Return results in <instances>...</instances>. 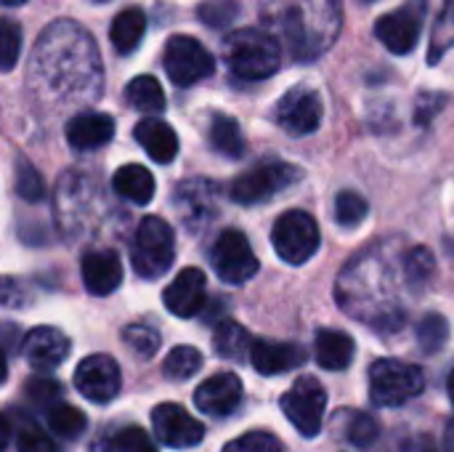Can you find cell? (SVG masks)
<instances>
[{
    "label": "cell",
    "instance_id": "6da1fadb",
    "mask_svg": "<svg viewBox=\"0 0 454 452\" xmlns=\"http://www.w3.org/2000/svg\"><path fill=\"white\" fill-rule=\"evenodd\" d=\"M32 75L56 96L96 99L98 96V56L88 32L74 21H56L40 40L32 56Z\"/></svg>",
    "mask_w": 454,
    "mask_h": 452
},
{
    "label": "cell",
    "instance_id": "7a4b0ae2",
    "mask_svg": "<svg viewBox=\"0 0 454 452\" xmlns=\"http://www.w3.org/2000/svg\"><path fill=\"white\" fill-rule=\"evenodd\" d=\"M223 56L239 80H266L282 64V48L277 37L258 27L234 29L223 43Z\"/></svg>",
    "mask_w": 454,
    "mask_h": 452
},
{
    "label": "cell",
    "instance_id": "3957f363",
    "mask_svg": "<svg viewBox=\"0 0 454 452\" xmlns=\"http://www.w3.org/2000/svg\"><path fill=\"white\" fill-rule=\"evenodd\" d=\"M426 389V376L418 365L402 360H378L370 368V400L378 408H399Z\"/></svg>",
    "mask_w": 454,
    "mask_h": 452
},
{
    "label": "cell",
    "instance_id": "277c9868",
    "mask_svg": "<svg viewBox=\"0 0 454 452\" xmlns=\"http://www.w3.org/2000/svg\"><path fill=\"white\" fill-rule=\"evenodd\" d=\"M173 258H176V237L170 224L162 221L160 216H146L136 229L133 269L146 280H157L170 269Z\"/></svg>",
    "mask_w": 454,
    "mask_h": 452
},
{
    "label": "cell",
    "instance_id": "5b68a950",
    "mask_svg": "<svg viewBox=\"0 0 454 452\" xmlns=\"http://www.w3.org/2000/svg\"><path fill=\"white\" fill-rule=\"evenodd\" d=\"M295 181H301V168H295L290 163L269 160V163H261V165L250 168L247 173H242L231 184L229 194L239 205H261V202H269L271 197H277L282 189L293 186Z\"/></svg>",
    "mask_w": 454,
    "mask_h": 452
},
{
    "label": "cell",
    "instance_id": "8992f818",
    "mask_svg": "<svg viewBox=\"0 0 454 452\" xmlns=\"http://www.w3.org/2000/svg\"><path fill=\"white\" fill-rule=\"evenodd\" d=\"M319 224L306 210H287L271 229L274 250L282 261L301 266L319 250Z\"/></svg>",
    "mask_w": 454,
    "mask_h": 452
},
{
    "label": "cell",
    "instance_id": "52a82bcc",
    "mask_svg": "<svg viewBox=\"0 0 454 452\" xmlns=\"http://www.w3.org/2000/svg\"><path fill=\"white\" fill-rule=\"evenodd\" d=\"M282 413L287 421L303 434L317 437L322 432V418L327 408V392L314 376H301L285 394H282Z\"/></svg>",
    "mask_w": 454,
    "mask_h": 452
},
{
    "label": "cell",
    "instance_id": "ba28073f",
    "mask_svg": "<svg viewBox=\"0 0 454 452\" xmlns=\"http://www.w3.org/2000/svg\"><path fill=\"white\" fill-rule=\"evenodd\" d=\"M162 64H165L170 83H176V85H194V83L210 77L215 69L210 51L197 37H189V35H173L165 43Z\"/></svg>",
    "mask_w": 454,
    "mask_h": 452
},
{
    "label": "cell",
    "instance_id": "9c48e42d",
    "mask_svg": "<svg viewBox=\"0 0 454 452\" xmlns=\"http://www.w3.org/2000/svg\"><path fill=\"white\" fill-rule=\"evenodd\" d=\"M210 264L215 274L229 285H245L258 272V258L250 248V240L237 229L221 232L210 250Z\"/></svg>",
    "mask_w": 454,
    "mask_h": 452
},
{
    "label": "cell",
    "instance_id": "30bf717a",
    "mask_svg": "<svg viewBox=\"0 0 454 452\" xmlns=\"http://www.w3.org/2000/svg\"><path fill=\"white\" fill-rule=\"evenodd\" d=\"M274 117L285 133L309 136L322 125V99L314 88L295 85L279 99Z\"/></svg>",
    "mask_w": 454,
    "mask_h": 452
},
{
    "label": "cell",
    "instance_id": "8fae6325",
    "mask_svg": "<svg viewBox=\"0 0 454 452\" xmlns=\"http://www.w3.org/2000/svg\"><path fill=\"white\" fill-rule=\"evenodd\" d=\"M120 365L106 354H90L74 370V389L96 405L112 402L120 394Z\"/></svg>",
    "mask_w": 454,
    "mask_h": 452
},
{
    "label": "cell",
    "instance_id": "7c38bea8",
    "mask_svg": "<svg viewBox=\"0 0 454 452\" xmlns=\"http://www.w3.org/2000/svg\"><path fill=\"white\" fill-rule=\"evenodd\" d=\"M152 429H154V437L173 450L197 448L205 437V426L197 418H192L181 405H173V402L154 408Z\"/></svg>",
    "mask_w": 454,
    "mask_h": 452
},
{
    "label": "cell",
    "instance_id": "4fadbf2b",
    "mask_svg": "<svg viewBox=\"0 0 454 452\" xmlns=\"http://www.w3.org/2000/svg\"><path fill=\"white\" fill-rule=\"evenodd\" d=\"M420 29H423V11L418 5H402L386 16L378 19L375 24V37L396 56L410 53L418 40H420Z\"/></svg>",
    "mask_w": 454,
    "mask_h": 452
},
{
    "label": "cell",
    "instance_id": "5bb4252c",
    "mask_svg": "<svg viewBox=\"0 0 454 452\" xmlns=\"http://www.w3.org/2000/svg\"><path fill=\"white\" fill-rule=\"evenodd\" d=\"M205 296H207L205 272L189 266V269H181V272L176 274V280L165 288L162 301H165V306H168L170 314L189 320V317H194V314L202 312Z\"/></svg>",
    "mask_w": 454,
    "mask_h": 452
},
{
    "label": "cell",
    "instance_id": "9a60e30c",
    "mask_svg": "<svg viewBox=\"0 0 454 452\" xmlns=\"http://www.w3.org/2000/svg\"><path fill=\"white\" fill-rule=\"evenodd\" d=\"M242 402V381L234 373H215L202 381L194 392V405L200 413L223 418L231 416Z\"/></svg>",
    "mask_w": 454,
    "mask_h": 452
},
{
    "label": "cell",
    "instance_id": "2e32d148",
    "mask_svg": "<svg viewBox=\"0 0 454 452\" xmlns=\"http://www.w3.org/2000/svg\"><path fill=\"white\" fill-rule=\"evenodd\" d=\"M21 354L35 370H56L69 354V338L56 328H35L24 336Z\"/></svg>",
    "mask_w": 454,
    "mask_h": 452
},
{
    "label": "cell",
    "instance_id": "e0dca14e",
    "mask_svg": "<svg viewBox=\"0 0 454 452\" xmlns=\"http://www.w3.org/2000/svg\"><path fill=\"white\" fill-rule=\"evenodd\" d=\"M80 274L90 296H109L122 282V261L114 250H90L82 256Z\"/></svg>",
    "mask_w": 454,
    "mask_h": 452
},
{
    "label": "cell",
    "instance_id": "ac0fdd59",
    "mask_svg": "<svg viewBox=\"0 0 454 452\" xmlns=\"http://www.w3.org/2000/svg\"><path fill=\"white\" fill-rule=\"evenodd\" d=\"M250 362L261 376H279L295 370L306 362V349L298 344H279V341H253Z\"/></svg>",
    "mask_w": 454,
    "mask_h": 452
},
{
    "label": "cell",
    "instance_id": "d6986e66",
    "mask_svg": "<svg viewBox=\"0 0 454 452\" xmlns=\"http://www.w3.org/2000/svg\"><path fill=\"white\" fill-rule=\"evenodd\" d=\"M114 120L104 112H80L67 123V141L77 152H90L112 141Z\"/></svg>",
    "mask_w": 454,
    "mask_h": 452
},
{
    "label": "cell",
    "instance_id": "ffe728a7",
    "mask_svg": "<svg viewBox=\"0 0 454 452\" xmlns=\"http://www.w3.org/2000/svg\"><path fill=\"white\" fill-rule=\"evenodd\" d=\"M136 141L144 147V152L165 165V163H173L176 155H178V136L176 131L165 123V120H157V117H146L136 125Z\"/></svg>",
    "mask_w": 454,
    "mask_h": 452
},
{
    "label": "cell",
    "instance_id": "44dd1931",
    "mask_svg": "<svg viewBox=\"0 0 454 452\" xmlns=\"http://www.w3.org/2000/svg\"><path fill=\"white\" fill-rule=\"evenodd\" d=\"M314 354L325 370H346L354 362L356 344L340 330H319L314 341Z\"/></svg>",
    "mask_w": 454,
    "mask_h": 452
},
{
    "label": "cell",
    "instance_id": "7402d4cb",
    "mask_svg": "<svg viewBox=\"0 0 454 452\" xmlns=\"http://www.w3.org/2000/svg\"><path fill=\"white\" fill-rule=\"evenodd\" d=\"M112 186L122 200H128L133 205H149L154 197V189H157L154 176L144 165H122L114 173Z\"/></svg>",
    "mask_w": 454,
    "mask_h": 452
},
{
    "label": "cell",
    "instance_id": "603a6c76",
    "mask_svg": "<svg viewBox=\"0 0 454 452\" xmlns=\"http://www.w3.org/2000/svg\"><path fill=\"white\" fill-rule=\"evenodd\" d=\"M146 32V13L141 8H125L122 13L114 16L109 37L117 53H133Z\"/></svg>",
    "mask_w": 454,
    "mask_h": 452
},
{
    "label": "cell",
    "instance_id": "cb8c5ba5",
    "mask_svg": "<svg viewBox=\"0 0 454 452\" xmlns=\"http://www.w3.org/2000/svg\"><path fill=\"white\" fill-rule=\"evenodd\" d=\"M90 452H157V445H154V440L144 429L122 426V429L101 434L93 442Z\"/></svg>",
    "mask_w": 454,
    "mask_h": 452
},
{
    "label": "cell",
    "instance_id": "d4e9b609",
    "mask_svg": "<svg viewBox=\"0 0 454 452\" xmlns=\"http://www.w3.org/2000/svg\"><path fill=\"white\" fill-rule=\"evenodd\" d=\"M213 346H215L218 357L242 362L245 357H250L253 338H250V333H247L239 322L223 320V322L215 328V333H213Z\"/></svg>",
    "mask_w": 454,
    "mask_h": 452
},
{
    "label": "cell",
    "instance_id": "484cf974",
    "mask_svg": "<svg viewBox=\"0 0 454 452\" xmlns=\"http://www.w3.org/2000/svg\"><path fill=\"white\" fill-rule=\"evenodd\" d=\"M210 144L215 152H221L229 160L245 155V136L239 131V123L229 115H215L210 120Z\"/></svg>",
    "mask_w": 454,
    "mask_h": 452
},
{
    "label": "cell",
    "instance_id": "4316f807",
    "mask_svg": "<svg viewBox=\"0 0 454 452\" xmlns=\"http://www.w3.org/2000/svg\"><path fill=\"white\" fill-rule=\"evenodd\" d=\"M125 99L130 107H136L141 112H160L165 107V91L152 75L133 77L125 88Z\"/></svg>",
    "mask_w": 454,
    "mask_h": 452
},
{
    "label": "cell",
    "instance_id": "83f0119b",
    "mask_svg": "<svg viewBox=\"0 0 454 452\" xmlns=\"http://www.w3.org/2000/svg\"><path fill=\"white\" fill-rule=\"evenodd\" d=\"M202 368V354L194 346H176L168 357H165V376L173 381H186L192 378L197 370Z\"/></svg>",
    "mask_w": 454,
    "mask_h": 452
},
{
    "label": "cell",
    "instance_id": "f1b7e54d",
    "mask_svg": "<svg viewBox=\"0 0 454 452\" xmlns=\"http://www.w3.org/2000/svg\"><path fill=\"white\" fill-rule=\"evenodd\" d=\"M48 424H51V429L59 434V437H64V440H74L77 434H82L85 432V416L77 410V408H72V405H64V402H56V405H51V410H48Z\"/></svg>",
    "mask_w": 454,
    "mask_h": 452
},
{
    "label": "cell",
    "instance_id": "f546056e",
    "mask_svg": "<svg viewBox=\"0 0 454 452\" xmlns=\"http://www.w3.org/2000/svg\"><path fill=\"white\" fill-rule=\"evenodd\" d=\"M450 341V322L442 314H426L418 322V344L426 354H436Z\"/></svg>",
    "mask_w": 454,
    "mask_h": 452
},
{
    "label": "cell",
    "instance_id": "4dcf8cb0",
    "mask_svg": "<svg viewBox=\"0 0 454 452\" xmlns=\"http://www.w3.org/2000/svg\"><path fill=\"white\" fill-rule=\"evenodd\" d=\"M370 213V205L362 194L356 192H340L335 197V221L343 226V229H354L359 226Z\"/></svg>",
    "mask_w": 454,
    "mask_h": 452
},
{
    "label": "cell",
    "instance_id": "1f68e13d",
    "mask_svg": "<svg viewBox=\"0 0 454 452\" xmlns=\"http://www.w3.org/2000/svg\"><path fill=\"white\" fill-rule=\"evenodd\" d=\"M197 186H200V184H184V186L178 189L186 226L192 224V218H197V216H200V218H210V213H213L210 208H202V202H213L215 186L205 184V192H197Z\"/></svg>",
    "mask_w": 454,
    "mask_h": 452
},
{
    "label": "cell",
    "instance_id": "d6a6232c",
    "mask_svg": "<svg viewBox=\"0 0 454 452\" xmlns=\"http://www.w3.org/2000/svg\"><path fill=\"white\" fill-rule=\"evenodd\" d=\"M122 341H125L138 357H144V360H152V357L157 354L160 344H162L160 333H157L154 328L144 325V322L128 325V328L122 330Z\"/></svg>",
    "mask_w": 454,
    "mask_h": 452
},
{
    "label": "cell",
    "instance_id": "836d02e7",
    "mask_svg": "<svg viewBox=\"0 0 454 452\" xmlns=\"http://www.w3.org/2000/svg\"><path fill=\"white\" fill-rule=\"evenodd\" d=\"M16 192L21 200L27 202H40L45 197V181L37 173V168L29 160H19L16 163Z\"/></svg>",
    "mask_w": 454,
    "mask_h": 452
},
{
    "label": "cell",
    "instance_id": "e575fe53",
    "mask_svg": "<svg viewBox=\"0 0 454 452\" xmlns=\"http://www.w3.org/2000/svg\"><path fill=\"white\" fill-rule=\"evenodd\" d=\"M434 272H436V261H434V256H431L428 248H415V250L407 253V258H404V274H407V280H410L412 288L428 285L431 277H434Z\"/></svg>",
    "mask_w": 454,
    "mask_h": 452
},
{
    "label": "cell",
    "instance_id": "d590c367",
    "mask_svg": "<svg viewBox=\"0 0 454 452\" xmlns=\"http://www.w3.org/2000/svg\"><path fill=\"white\" fill-rule=\"evenodd\" d=\"M21 53V29L11 19H0V72H11Z\"/></svg>",
    "mask_w": 454,
    "mask_h": 452
},
{
    "label": "cell",
    "instance_id": "8d00e7d4",
    "mask_svg": "<svg viewBox=\"0 0 454 452\" xmlns=\"http://www.w3.org/2000/svg\"><path fill=\"white\" fill-rule=\"evenodd\" d=\"M197 13L207 27L223 29V27L234 24V19L239 16V5H237V0H207L200 5Z\"/></svg>",
    "mask_w": 454,
    "mask_h": 452
},
{
    "label": "cell",
    "instance_id": "74e56055",
    "mask_svg": "<svg viewBox=\"0 0 454 452\" xmlns=\"http://www.w3.org/2000/svg\"><path fill=\"white\" fill-rule=\"evenodd\" d=\"M346 437L356 448H372L378 442V437H380V424L367 413H354L351 421H348Z\"/></svg>",
    "mask_w": 454,
    "mask_h": 452
},
{
    "label": "cell",
    "instance_id": "f35d334b",
    "mask_svg": "<svg viewBox=\"0 0 454 452\" xmlns=\"http://www.w3.org/2000/svg\"><path fill=\"white\" fill-rule=\"evenodd\" d=\"M223 452H282V445L269 432H247L234 442H229Z\"/></svg>",
    "mask_w": 454,
    "mask_h": 452
},
{
    "label": "cell",
    "instance_id": "ab89813d",
    "mask_svg": "<svg viewBox=\"0 0 454 452\" xmlns=\"http://www.w3.org/2000/svg\"><path fill=\"white\" fill-rule=\"evenodd\" d=\"M16 450L19 452H59L56 442L37 426H24L16 437Z\"/></svg>",
    "mask_w": 454,
    "mask_h": 452
},
{
    "label": "cell",
    "instance_id": "60d3db41",
    "mask_svg": "<svg viewBox=\"0 0 454 452\" xmlns=\"http://www.w3.org/2000/svg\"><path fill=\"white\" fill-rule=\"evenodd\" d=\"M27 397L35 402V405H56L59 397H61V386L53 381V378H45V376H37L27 384Z\"/></svg>",
    "mask_w": 454,
    "mask_h": 452
},
{
    "label": "cell",
    "instance_id": "b9f144b4",
    "mask_svg": "<svg viewBox=\"0 0 454 452\" xmlns=\"http://www.w3.org/2000/svg\"><path fill=\"white\" fill-rule=\"evenodd\" d=\"M0 304L8 309H21L29 304V296L24 290V285L13 277H0Z\"/></svg>",
    "mask_w": 454,
    "mask_h": 452
},
{
    "label": "cell",
    "instance_id": "7bdbcfd3",
    "mask_svg": "<svg viewBox=\"0 0 454 452\" xmlns=\"http://www.w3.org/2000/svg\"><path fill=\"white\" fill-rule=\"evenodd\" d=\"M8 442H11V424L5 416H0V452L8 448Z\"/></svg>",
    "mask_w": 454,
    "mask_h": 452
},
{
    "label": "cell",
    "instance_id": "ee69618b",
    "mask_svg": "<svg viewBox=\"0 0 454 452\" xmlns=\"http://www.w3.org/2000/svg\"><path fill=\"white\" fill-rule=\"evenodd\" d=\"M444 452H454V418L447 424V434H444Z\"/></svg>",
    "mask_w": 454,
    "mask_h": 452
},
{
    "label": "cell",
    "instance_id": "f6af8a7d",
    "mask_svg": "<svg viewBox=\"0 0 454 452\" xmlns=\"http://www.w3.org/2000/svg\"><path fill=\"white\" fill-rule=\"evenodd\" d=\"M5 373H8V365H5V354H3V349H0V384L5 381Z\"/></svg>",
    "mask_w": 454,
    "mask_h": 452
},
{
    "label": "cell",
    "instance_id": "bcb514c9",
    "mask_svg": "<svg viewBox=\"0 0 454 452\" xmlns=\"http://www.w3.org/2000/svg\"><path fill=\"white\" fill-rule=\"evenodd\" d=\"M447 392H450V400L454 402V370L450 373V381H447Z\"/></svg>",
    "mask_w": 454,
    "mask_h": 452
},
{
    "label": "cell",
    "instance_id": "7dc6e473",
    "mask_svg": "<svg viewBox=\"0 0 454 452\" xmlns=\"http://www.w3.org/2000/svg\"><path fill=\"white\" fill-rule=\"evenodd\" d=\"M3 5H21V3H27V0H0Z\"/></svg>",
    "mask_w": 454,
    "mask_h": 452
},
{
    "label": "cell",
    "instance_id": "c3c4849f",
    "mask_svg": "<svg viewBox=\"0 0 454 452\" xmlns=\"http://www.w3.org/2000/svg\"><path fill=\"white\" fill-rule=\"evenodd\" d=\"M452 5H454V0H452Z\"/></svg>",
    "mask_w": 454,
    "mask_h": 452
}]
</instances>
